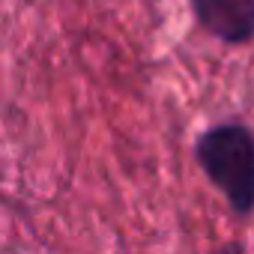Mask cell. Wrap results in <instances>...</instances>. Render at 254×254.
<instances>
[{
	"label": "cell",
	"instance_id": "cell-2",
	"mask_svg": "<svg viewBox=\"0 0 254 254\" xmlns=\"http://www.w3.org/2000/svg\"><path fill=\"white\" fill-rule=\"evenodd\" d=\"M197 24L224 45L254 39V0H189Z\"/></svg>",
	"mask_w": 254,
	"mask_h": 254
},
{
	"label": "cell",
	"instance_id": "cell-1",
	"mask_svg": "<svg viewBox=\"0 0 254 254\" xmlns=\"http://www.w3.org/2000/svg\"><path fill=\"white\" fill-rule=\"evenodd\" d=\"M194 159L233 212H254V132L245 123L209 126L194 141Z\"/></svg>",
	"mask_w": 254,
	"mask_h": 254
},
{
	"label": "cell",
	"instance_id": "cell-3",
	"mask_svg": "<svg viewBox=\"0 0 254 254\" xmlns=\"http://www.w3.org/2000/svg\"><path fill=\"white\" fill-rule=\"evenodd\" d=\"M215 254H242V245L239 242H224L215 248Z\"/></svg>",
	"mask_w": 254,
	"mask_h": 254
}]
</instances>
